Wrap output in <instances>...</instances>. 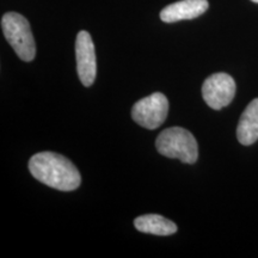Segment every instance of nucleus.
<instances>
[{
	"label": "nucleus",
	"mask_w": 258,
	"mask_h": 258,
	"mask_svg": "<svg viewBox=\"0 0 258 258\" xmlns=\"http://www.w3.org/2000/svg\"><path fill=\"white\" fill-rule=\"evenodd\" d=\"M29 170L41 183L61 191H72L82 183V176L72 161L54 152L32 156L29 160Z\"/></svg>",
	"instance_id": "1"
},
{
	"label": "nucleus",
	"mask_w": 258,
	"mask_h": 258,
	"mask_svg": "<svg viewBox=\"0 0 258 258\" xmlns=\"http://www.w3.org/2000/svg\"><path fill=\"white\" fill-rule=\"evenodd\" d=\"M156 147L161 156L194 164L199 158V145L194 135L182 127H171L158 135Z\"/></svg>",
	"instance_id": "2"
},
{
	"label": "nucleus",
	"mask_w": 258,
	"mask_h": 258,
	"mask_svg": "<svg viewBox=\"0 0 258 258\" xmlns=\"http://www.w3.org/2000/svg\"><path fill=\"white\" fill-rule=\"evenodd\" d=\"M2 29L10 46L14 48L21 60L30 62L36 56L34 35L30 24L24 16L17 12H8L2 18Z\"/></svg>",
	"instance_id": "3"
},
{
	"label": "nucleus",
	"mask_w": 258,
	"mask_h": 258,
	"mask_svg": "<svg viewBox=\"0 0 258 258\" xmlns=\"http://www.w3.org/2000/svg\"><path fill=\"white\" fill-rule=\"evenodd\" d=\"M169 114V101L160 92L152 93L138 101L132 108V118L146 129H157L164 123Z\"/></svg>",
	"instance_id": "4"
},
{
	"label": "nucleus",
	"mask_w": 258,
	"mask_h": 258,
	"mask_svg": "<svg viewBox=\"0 0 258 258\" xmlns=\"http://www.w3.org/2000/svg\"><path fill=\"white\" fill-rule=\"evenodd\" d=\"M235 89V82L230 74L214 73L203 83L202 96L208 106L220 110L233 101Z\"/></svg>",
	"instance_id": "5"
},
{
	"label": "nucleus",
	"mask_w": 258,
	"mask_h": 258,
	"mask_svg": "<svg viewBox=\"0 0 258 258\" xmlns=\"http://www.w3.org/2000/svg\"><path fill=\"white\" fill-rule=\"evenodd\" d=\"M76 59L80 82L84 86L89 88L95 83L97 74V61L95 44H93L91 35L85 30L79 31L78 35H77Z\"/></svg>",
	"instance_id": "6"
},
{
	"label": "nucleus",
	"mask_w": 258,
	"mask_h": 258,
	"mask_svg": "<svg viewBox=\"0 0 258 258\" xmlns=\"http://www.w3.org/2000/svg\"><path fill=\"white\" fill-rule=\"evenodd\" d=\"M208 8L207 0H180L161 10L160 19L165 23L194 19L205 14Z\"/></svg>",
	"instance_id": "7"
},
{
	"label": "nucleus",
	"mask_w": 258,
	"mask_h": 258,
	"mask_svg": "<svg viewBox=\"0 0 258 258\" xmlns=\"http://www.w3.org/2000/svg\"><path fill=\"white\" fill-rule=\"evenodd\" d=\"M237 138L244 146H250L258 140V98L251 101L241 114L237 127Z\"/></svg>",
	"instance_id": "8"
},
{
	"label": "nucleus",
	"mask_w": 258,
	"mask_h": 258,
	"mask_svg": "<svg viewBox=\"0 0 258 258\" xmlns=\"http://www.w3.org/2000/svg\"><path fill=\"white\" fill-rule=\"evenodd\" d=\"M134 226L143 233L154 235H171L178 230L175 222L158 214L141 215L135 219Z\"/></svg>",
	"instance_id": "9"
},
{
	"label": "nucleus",
	"mask_w": 258,
	"mask_h": 258,
	"mask_svg": "<svg viewBox=\"0 0 258 258\" xmlns=\"http://www.w3.org/2000/svg\"><path fill=\"white\" fill-rule=\"evenodd\" d=\"M251 2H253V3H256V4H258V0H251Z\"/></svg>",
	"instance_id": "10"
}]
</instances>
